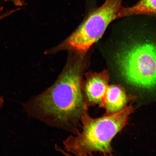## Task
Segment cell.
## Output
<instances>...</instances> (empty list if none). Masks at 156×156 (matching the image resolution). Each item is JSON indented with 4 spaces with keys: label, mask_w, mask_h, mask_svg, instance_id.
Instances as JSON below:
<instances>
[{
    "label": "cell",
    "mask_w": 156,
    "mask_h": 156,
    "mask_svg": "<svg viewBox=\"0 0 156 156\" xmlns=\"http://www.w3.org/2000/svg\"><path fill=\"white\" fill-rule=\"evenodd\" d=\"M83 56L75 61L68 60L51 86L23 105L28 116L75 134L80 131L88 108L83 89Z\"/></svg>",
    "instance_id": "6da1fadb"
},
{
    "label": "cell",
    "mask_w": 156,
    "mask_h": 156,
    "mask_svg": "<svg viewBox=\"0 0 156 156\" xmlns=\"http://www.w3.org/2000/svg\"><path fill=\"white\" fill-rule=\"evenodd\" d=\"M141 15L137 34L119 52L116 61L127 83L151 89L156 87V17Z\"/></svg>",
    "instance_id": "7a4b0ae2"
},
{
    "label": "cell",
    "mask_w": 156,
    "mask_h": 156,
    "mask_svg": "<svg viewBox=\"0 0 156 156\" xmlns=\"http://www.w3.org/2000/svg\"><path fill=\"white\" fill-rule=\"evenodd\" d=\"M133 111L129 105L120 112L98 118H91L86 113L82 118L81 131L66 139L64 147L76 155H90L94 153L112 155V140L126 125Z\"/></svg>",
    "instance_id": "3957f363"
},
{
    "label": "cell",
    "mask_w": 156,
    "mask_h": 156,
    "mask_svg": "<svg viewBox=\"0 0 156 156\" xmlns=\"http://www.w3.org/2000/svg\"><path fill=\"white\" fill-rule=\"evenodd\" d=\"M122 0H106L103 4L91 12L79 28L58 46L46 50V55L61 51L86 53L102 37L108 25L118 19Z\"/></svg>",
    "instance_id": "277c9868"
},
{
    "label": "cell",
    "mask_w": 156,
    "mask_h": 156,
    "mask_svg": "<svg viewBox=\"0 0 156 156\" xmlns=\"http://www.w3.org/2000/svg\"><path fill=\"white\" fill-rule=\"evenodd\" d=\"M108 72H89L85 75L83 89L85 102L87 107L99 105L102 107L108 87Z\"/></svg>",
    "instance_id": "5b68a950"
},
{
    "label": "cell",
    "mask_w": 156,
    "mask_h": 156,
    "mask_svg": "<svg viewBox=\"0 0 156 156\" xmlns=\"http://www.w3.org/2000/svg\"><path fill=\"white\" fill-rule=\"evenodd\" d=\"M133 98L121 86L111 85L107 89L102 107L106 110V115L114 114L122 110Z\"/></svg>",
    "instance_id": "8992f818"
},
{
    "label": "cell",
    "mask_w": 156,
    "mask_h": 156,
    "mask_svg": "<svg viewBox=\"0 0 156 156\" xmlns=\"http://www.w3.org/2000/svg\"><path fill=\"white\" fill-rule=\"evenodd\" d=\"M139 15L156 17V0H139L131 6H122L119 11L118 19Z\"/></svg>",
    "instance_id": "52a82bcc"
},
{
    "label": "cell",
    "mask_w": 156,
    "mask_h": 156,
    "mask_svg": "<svg viewBox=\"0 0 156 156\" xmlns=\"http://www.w3.org/2000/svg\"><path fill=\"white\" fill-rule=\"evenodd\" d=\"M2 9L0 10V21L2 20V19L5 18V17L8 16H9L12 14V13L15 12L16 11H17V9L11 10V11L7 12H6L4 13L3 14H2V13H1V11Z\"/></svg>",
    "instance_id": "ba28073f"
},
{
    "label": "cell",
    "mask_w": 156,
    "mask_h": 156,
    "mask_svg": "<svg viewBox=\"0 0 156 156\" xmlns=\"http://www.w3.org/2000/svg\"><path fill=\"white\" fill-rule=\"evenodd\" d=\"M6 2H11L17 6H21L24 4L23 0H5Z\"/></svg>",
    "instance_id": "9c48e42d"
},
{
    "label": "cell",
    "mask_w": 156,
    "mask_h": 156,
    "mask_svg": "<svg viewBox=\"0 0 156 156\" xmlns=\"http://www.w3.org/2000/svg\"><path fill=\"white\" fill-rule=\"evenodd\" d=\"M4 103V100L2 97H0V108L3 107Z\"/></svg>",
    "instance_id": "30bf717a"
}]
</instances>
